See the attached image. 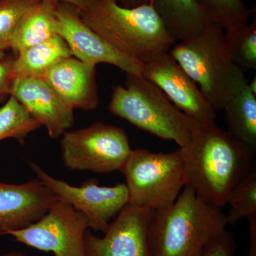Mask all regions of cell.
I'll return each instance as SVG.
<instances>
[{
    "instance_id": "cell-1",
    "label": "cell",
    "mask_w": 256,
    "mask_h": 256,
    "mask_svg": "<svg viewBox=\"0 0 256 256\" xmlns=\"http://www.w3.org/2000/svg\"><path fill=\"white\" fill-rule=\"evenodd\" d=\"M182 150L186 184L220 208L234 186L256 169L255 154L215 122L198 124Z\"/></svg>"
},
{
    "instance_id": "cell-2",
    "label": "cell",
    "mask_w": 256,
    "mask_h": 256,
    "mask_svg": "<svg viewBox=\"0 0 256 256\" xmlns=\"http://www.w3.org/2000/svg\"><path fill=\"white\" fill-rule=\"evenodd\" d=\"M78 11L84 23L109 44L144 65L176 44L150 4L128 8L117 0H90Z\"/></svg>"
},
{
    "instance_id": "cell-3",
    "label": "cell",
    "mask_w": 256,
    "mask_h": 256,
    "mask_svg": "<svg viewBox=\"0 0 256 256\" xmlns=\"http://www.w3.org/2000/svg\"><path fill=\"white\" fill-rule=\"evenodd\" d=\"M222 208L197 196L186 184L176 201L156 210L148 227L150 256H200L226 230Z\"/></svg>"
},
{
    "instance_id": "cell-4",
    "label": "cell",
    "mask_w": 256,
    "mask_h": 256,
    "mask_svg": "<svg viewBox=\"0 0 256 256\" xmlns=\"http://www.w3.org/2000/svg\"><path fill=\"white\" fill-rule=\"evenodd\" d=\"M108 110L139 129L185 148L198 122L172 104L164 92L142 75L127 74L126 86L112 88Z\"/></svg>"
},
{
    "instance_id": "cell-5",
    "label": "cell",
    "mask_w": 256,
    "mask_h": 256,
    "mask_svg": "<svg viewBox=\"0 0 256 256\" xmlns=\"http://www.w3.org/2000/svg\"><path fill=\"white\" fill-rule=\"evenodd\" d=\"M120 172L126 178L128 204L151 210L171 206L186 185L181 148L165 153L132 150Z\"/></svg>"
},
{
    "instance_id": "cell-6",
    "label": "cell",
    "mask_w": 256,
    "mask_h": 256,
    "mask_svg": "<svg viewBox=\"0 0 256 256\" xmlns=\"http://www.w3.org/2000/svg\"><path fill=\"white\" fill-rule=\"evenodd\" d=\"M169 53L215 110H222L224 90L234 65L223 28L208 22L198 34L175 44Z\"/></svg>"
},
{
    "instance_id": "cell-7",
    "label": "cell",
    "mask_w": 256,
    "mask_h": 256,
    "mask_svg": "<svg viewBox=\"0 0 256 256\" xmlns=\"http://www.w3.org/2000/svg\"><path fill=\"white\" fill-rule=\"evenodd\" d=\"M60 148L64 166L70 171L102 174L120 171L132 150L122 128L100 122L66 131Z\"/></svg>"
},
{
    "instance_id": "cell-8",
    "label": "cell",
    "mask_w": 256,
    "mask_h": 256,
    "mask_svg": "<svg viewBox=\"0 0 256 256\" xmlns=\"http://www.w3.org/2000/svg\"><path fill=\"white\" fill-rule=\"evenodd\" d=\"M88 229V220L84 214L57 200L36 222L4 235L55 256H84V236Z\"/></svg>"
},
{
    "instance_id": "cell-9",
    "label": "cell",
    "mask_w": 256,
    "mask_h": 256,
    "mask_svg": "<svg viewBox=\"0 0 256 256\" xmlns=\"http://www.w3.org/2000/svg\"><path fill=\"white\" fill-rule=\"evenodd\" d=\"M32 171L50 190L58 201L72 205L82 212L88 220L89 228L104 233L111 223L128 204V192L126 184L114 186L98 184L94 178L84 182L79 186L54 178L40 165L28 162Z\"/></svg>"
},
{
    "instance_id": "cell-10",
    "label": "cell",
    "mask_w": 256,
    "mask_h": 256,
    "mask_svg": "<svg viewBox=\"0 0 256 256\" xmlns=\"http://www.w3.org/2000/svg\"><path fill=\"white\" fill-rule=\"evenodd\" d=\"M55 14L57 34L68 45L74 58L96 66L110 64L126 74L141 75L144 64L120 53L87 26L78 8L58 3Z\"/></svg>"
},
{
    "instance_id": "cell-11",
    "label": "cell",
    "mask_w": 256,
    "mask_h": 256,
    "mask_svg": "<svg viewBox=\"0 0 256 256\" xmlns=\"http://www.w3.org/2000/svg\"><path fill=\"white\" fill-rule=\"evenodd\" d=\"M154 212L128 204L104 236L88 229L84 236V256H150L148 227Z\"/></svg>"
},
{
    "instance_id": "cell-12",
    "label": "cell",
    "mask_w": 256,
    "mask_h": 256,
    "mask_svg": "<svg viewBox=\"0 0 256 256\" xmlns=\"http://www.w3.org/2000/svg\"><path fill=\"white\" fill-rule=\"evenodd\" d=\"M141 75L190 118L200 124L215 122L216 110L170 53L144 64Z\"/></svg>"
},
{
    "instance_id": "cell-13",
    "label": "cell",
    "mask_w": 256,
    "mask_h": 256,
    "mask_svg": "<svg viewBox=\"0 0 256 256\" xmlns=\"http://www.w3.org/2000/svg\"><path fill=\"white\" fill-rule=\"evenodd\" d=\"M57 200L38 178L18 184L0 182V235L34 223Z\"/></svg>"
},
{
    "instance_id": "cell-14",
    "label": "cell",
    "mask_w": 256,
    "mask_h": 256,
    "mask_svg": "<svg viewBox=\"0 0 256 256\" xmlns=\"http://www.w3.org/2000/svg\"><path fill=\"white\" fill-rule=\"evenodd\" d=\"M11 96L46 128L53 139L62 136L74 124V110L41 78L16 77Z\"/></svg>"
},
{
    "instance_id": "cell-15",
    "label": "cell",
    "mask_w": 256,
    "mask_h": 256,
    "mask_svg": "<svg viewBox=\"0 0 256 256\" xmlns=\"http://www.w3.org/2000/svg\"><path fill=\"white\" fill-rule=\"evenodd\" d=\"M96 67L70 56L54 64L41 78L72 110H95L100 104Z\"/></svg>"
},
{
    "instance_id": "cell-16",
    "label": "cell",
    "mask_w": 256,
    "mask_h": 256,
    "mask_svg": "<svg viewBox=\"0 0 256 256\" xmlns=\"http://www.w3.org/2000/svg\"><path fill=\"white\" fill-rule=\"evenodd\" d=\"M227 131L256 151V94L250 88L245 72L233 65L222 99Z\"/></svg>"
},
{
    "instance_id": "cell-17",
    "label": "cell",
    "mask_w": 256,
    "mask_h": 256,
    "mask_svg": "<svg viewBox=\"0 0 256 256\" xmlns=\"http://www.w3.org/2000/svg\"><path fill=\"white\" fill-rule=\"evenodd\" d=\"M175 42H184L200 33L210 22L195 0H150Z\"/></svg>"
},
{
    "instance_id": "cell-18",
    "label": "cell",
    "mask_w": 256,
    "mask_h": 256,
    "mask_svg": "<svg viewBox=\"0 0 256 256\" xmlns=\"http://www.w3.org/2000/svg\"><path fill=\"white\" fill-rule=\"evenodd\" d=\"M57 4L50 0H42L24 16L12 38L10 48L16 56L57 34Z\"/></svg>"
},
{
    "instance_id": "cell-19",
    "label": "cell",
    "mask_w": 256,
    "mask_h": 256,
    "mask_svg": "<svg viewBox=\"0 0 256 256\" xmlns=\"http://www.w3.org/2000/svg\"><path fill=\"white\" fill-rule=\"evenodd\" d=\"M70 56L72 54L68 45L57 34L18 54L13 58V74L14 78H41L54 64Z\"/></svg>"
},
{
    "instance_id": "cell-20",
    "label": "cell",
    "mask_w": 256,
    "mask_h": 256,
    "mask_svg": "<svg viewBox=\"0 0 256 256\" xmlns=\"http://www.w3.org/2000/svg\"><path fill=\"white\" fill-rule=\"evenodd\" d=\"M40 126L13 96L0 108V141L14 139L24 144L28 134Z\"/></svg>"
},
{
    "instance_id": "cell-21",
    "label": "cell",
    "mask_w": 256,
    "mask_h": 256,
    "mask_svg": "<svg viewBox=\"0 0 256 256\" xmlns=\"http://www.w3.org/2000/svg\"><path fill=\"white\" fill-rule=\"evenodd\" d=\"M210 22L216 24L224 32L246 26L252 10L244 0H195Z\"/></svg>"
},
{
    "instance_id": "cell-22",
    "label": "cell",
    "mask_w": 256,
    "mask_h": 256,
    "mask_svg": "<svg viewBox=\"0 0 256 256\" xmlns=\"http://www.w3.org/2000/svg\"><path fill=\"white\" fill-rule=\"evenodd\" d=\"M226 41L234 65L246 72L256 69V20L246 26L225 32Z\"/></svg>"
},
{
    "instance_id": "cell-23",
    "label": "cell",
    "mask_w": 256,
    "mask_h": 256,
    "mask_svg": "<svg viewBox=\"0 0 256 256\" xmlns=\"http://www.w3.org/2000/svg\"><path fill=\"white\" fill-rule=\"evenodd\" d=\"M227 204L230 206L227 222L230 225L256 216V169L234 186L227 198Z\"/></svg>"
},
{
    "instance_id": "cell-24",
    "label": "cell",
    "mask_w": 256,
    "mask_h": 256,
    "mask_svg": "<svg viewBox=\"0 0 256 256\" xmlns=\"http://www.w3.org/2000/svg\"><path fill=\"white\" fill-rule=\"evenodd\" d=\"M42 0H10L0 6V50L11 46L13 34L26 13Z\"/></svg>"
},
{
    "instance_id": "cell-25",
    "label": "cell",
    "mask_w": 256,
    "mask_h": 256,
    "mask_svg": "<svg viewBox=\"0 0 256 256\" xmlns=\"http://www.w3.org/2000/svg\"><path fill=\"white\" fill-rule=\"evenodd\" d=\"M236 248L233 234L225 230L205 248L200 256H234Z\"/></svg>"
},
{
    "instance_id": "cell-26",
    "label": "cell",
    "mask_w": 256,
    "mask_h": 256,
    "mask_svg": "<svg viewBox=\"0 0 256 256\" xmlns=\"http://www.w3.org/2000/svg\"><path fill=\"white\" fill-rule=\"evenodd\" d=\"M13 58L0 60V102L8 98L12 94L14 76L12 70Z\"/></svg>"
},
{
    "instance_id": "cell-27",
    "label": "cell",
    "mask_w": 256,
    "mask_h": 256,
    "mask_svg": "<svg viewBox=\"0 0 256 256\" xmlns=\"http://www.w3.org/2000/svg\"><path fill=\"white\" fill-rule=\"evenodd\" d=\"M249 245L247 256H256V216L248 220Z\"/></svg>"
},
{
    "instance_id": "cell-28",
    "label": "cell",
    "mask_w": 256,
    "mask_h": 256,
    "mask_svg": "<svg viewBox=\"0 0 256 256\" xmlns=\"http://www.w3.org/2000/svg\"><path fill=\"white\" fill-rule=\"evenodd\" d=\"M54 3H64L78 8L79 10L85 9L90 3V0H50Z\"/></svg>"
},
{
    "instance_id": "cell-29",
    "label": "cell",
    "mask_w": 256,
    "mask_h": 256,
    "mask_svg": "<svg viewBox=\"0 0 256 256\" xmlns=\"http://www.w3.org/2000/svg\"><path fill=\"white\" fill-rule=\"evenodd\" d=\"M130 6L133 8V6H140L142 4H149L150 0H129Z\"/></svg>"
},
{
    "instance_id": "cell-30",
    "label": "cell",
    "mask_w": 256,
    "mask_h": 256,
    "mask_svg": "<svg viewBox=\"0 0 256 256\" xmlns=\"http://www.w3.org/2000/svg\"><path fill=\"white\" fill-rule=\"evenodd\" d=\"M0 256H26L23 252H6V254H1Z\"/></svg>"
},
{
    "instance_id": "cell-31",
    "label": "cell",
    "mask_w": 256,
    "mask_h": 256,
    "mask_svg": "<svg viewBox=\"0 0 256 256\" xmlns=\"http://www.w3.org/2000/svg\"><path fill=\"white\" fill-rule=\"evenodd\" d=\"M249 87H250V88L252 89V92H255L256 94V77H254V78H252V82L249 84L248 82Z\"/></svg>"
},
{
    "instance_id": "cell-32",
    "label": "cell",
    "mask_w": 256,
    "mask_h": 256,
    "mask_svg": "<svg viewBox=\"0 0 256 256\" xmlns=\"http://www.w3.org/2000/svg\"><path fill=\"white\" fill-rule=\"evenodd\" d=\"M117 1L120 4L122 5V6H128V8H130L129 0H117Z\"/></svg>"
},
{
    "instance_id": "cell-33",
    "label": "cell",
    "mask_w": 256,
    "mask_h": 256,
    "mask_svg": "<svg viewBox=\"0 0 256 256\" xmlns=\"http://www.w3.org/2000/svg\"><path fill=\"white\" fill-rule=\"evenodd\" d=\"M6 53L0 50V60H3V58H6Z\"/></svg>"
},
{
    "instance_id": "cell-34",
    "label": "cell",
    "mask_w": 256,
    "mask_h": 256,
    "mask_svg": "<svg viewBox=\"0 0 256 256\" xmlns=\"http://www.w3.org/2000/svg\"><path fill=\"white\" fill-rule=\"evenodd\" d=\"M10 1V0H0V6L6 3V2Z\"/></svg>"
}]
</instances>
